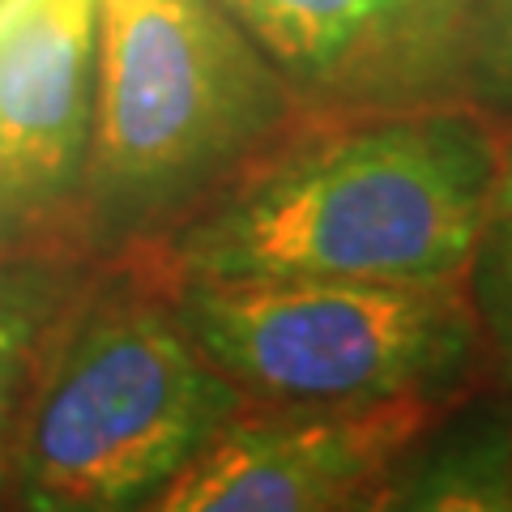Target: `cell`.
I'll return each instance as SVG.
<instances>
[{"label":"cell","instance_id":"obj_1","mask_svg":"<svg viewBox=\"0 0 512 512\" xmlns=\"http://www.w3.org/2000/svg\"><path fill=\"white\" fill-rule=\"evenodd\" d=\"M508 124L478 103L308 111L150 252L158 282H466Z\"/></svg>","mask_w":512,"mask_h":512},{"label":"cell","instance_id":"obj_2","mask_svg":"<svg viewBox=\"0 0 512 512\" xmlns=\"http://www.w3.org/2000/svg\"><path fill=\"white\" fill-rule=\"evenodd\" d=\"M303 116L291 82L218 0H99L73 214L82 248L154 252Z\"/></svg>","mask_w":512,"mask_h":512},{"label":"cell","instance_id":"obj_3","mask_svg":"<svg viewBox=\"0 0 512 512\" xmlns=\"http://www.w3.org/2000/svg\"><path fill=\"white\" fill-rule=\"evenodd\" d=\"M30 380L9 470L18 512H141L248 410L146 265L82 282Z\"/></svg>","mask_w":512,"mask_h":512},{"label":"cell","instance_id":"obj_4","mask_svg":"<svg viewBox=\"0 0 512 512\" xmlns=\"http://www.w3.org/2000/svg\"><path fill=\"white\" fill-rule=\"evenodd\" d=\"M175 316L248 406L355 410L491 380L466 282H163Z\"/></svg>","mask_w":512,"mask_h":512},{"label":"cell","instance_id":"obj_5","mask_svg":"<svg viewBox=\"0 0 512 512\" xmlns=\"http://www.w3.org/2000/svg\"><path fill=\"white\" fill-rule=\"evenodd\" d=\"M316 116L474 103L483 0H218Z\"/></svg>","mask_w":512,"mask_h":512},{"label":"cell","instance_id":"obj_6","mask_svg":"<svg viewBox=\"0 0 512 512\" xmlns=\"http://www.w3.org/2000/svg\"><path fill=\"white\" fill-rule=\"evenodd\" d=\"M457 402L402 397L355 410L248 406L141 512H342Z\"/></svg>","mask_w":512,"mask_h":512},{"label":"cell","instance_id":"obj_7","mask_svg":"<svg viewBox=\"0 0 512 512\" xmlns=\"http://www.w3.org/2000/svg\"><path fill=\"white\" fill-rule=\"evenodd\" d=\"M99 0H18L0 22V248L77 214Z\"/></svg>","mask_w":512,"mask_h":512},{"label":"cell","instance_id":"obj_8","mask_svg":"<svg viewBox=\"0 0 512 512\" xmlns=\"http://www.w3.org/2000/svg\"><path fill=\"white\" fill-rule=\"evenodd\" d=\"M380 512H512V397L478 389L389 470Z\"/></svg>","mask_w":512,"mask_h":512},{"label":"cell","instance_id":"obj_9","mask_svg":"<svg viewBox=\"0 0 512 512\" xmlns=\"http://www.w3.org/2000/svg\"><path fill=\"white\" fill-rule=\"evenodd\" d=\"M82 282L86 269L69 252H0V504L13 470L22 397L47 333Z\"/></svg>","mask_w":512,"mask_h":512},{"label":"cell","instance_id":"obj_10","mask_svg":"<svg viewBox=\"0 0 512 512\" xmlns=\"http://www.w3.org/2000/svg\"><path fill=\"white\" fill-rule=\"evenodd\" d=\"M466 291L487 346L491 380L500 376V389L512 397V210L508 205H495L487 218V231L478 239V252L466 274Z\"/></svg>","mask_w":512,"mask_h":512},{"label":"cell","instance_id":"obj_11","mask_svg":"<svg viewBox=\"0 0 512 512\" xmlns=\"http://www.w3.org/2000/svg\"><path fill=\"white\" fill-rule=\"evenodd\" d=\"M474 103L512 124V0H483L478 9Z\"/></svg>","mask_w":512,"mask_h":512},{"label":"cell","instance_id":"obj_12","mask_svg":"<svg viewBox=\"0 0 512 512\" xmlns=\"http://www.w3.org/2000/svg\"><path fill=\"white\" fill-rule=\"evenodd\" d=\"M393 470V466H389ZM389 470H384L380 478H376V483H367L359 495H355V500H350L342 512H380V500H384V487H389Z\"/></svg>","mask_w":512,"mask_h":512},{"label":"cell","instance_id":"obj_13","mask_svg":"<svg viewBox=\"0 0 512 512\" xmlns=\"http://www.w3.org/2000/svg\"><path fill=\"white\" fill-rule=\"evenodd\" d=\"M495 205H508L512 210V124L504 137V167H500V188H495Z\"/></svg>","mask_w":512,"mask_h":512}]
</instances>
